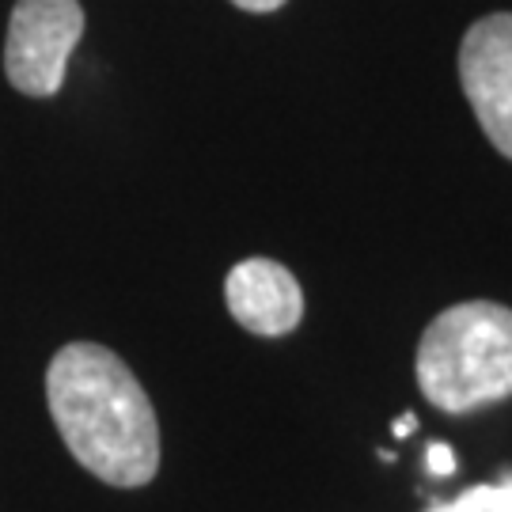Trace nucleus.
I'll list each match as a JSON object with an SVG mask.
<instances>
[{
	"label": "nucleus",
	"mask_w": 512,
	"mask_h": 512,
	"mask_svg": "<svg viewBox=\"0 0 512 512\" xmlns=\"http://www.w3.org/2000/svg\"><path fill=\"white\" fill-rule=\"evenodd\" d=\"M459 88L486 141L512 160V12H490L459 42Z\"/></svg>",
	"instance_id": "obj_4"
},
{
	"label": "nucleus",
	"mask_w": 512,
	"mask_h": 512,
	"mask_svg": "<svg viewBox=\"0 0 512 512\" xmlns=\"http://www.w3.org/2000/svg\"><path fill=\"white\" fill-rule=\"evenodd\" d=\"M429 467H433V475H440V478H448V475H456V452L444 444V440H433L429 444Z\"/></svg>",
	"instance_id": "obj_7"
},
{
	"label": "nucleus",
	"mask_w": 512,
	"mask_h": 512,
	"mask_svg": "<svg viewBox=\"0 0 512 512\" xmlns=\"http://www.w3.org/2000/svg\"><path fill=\"white\" fill-rule=\"evenodd\" d=\"M418 387L444 414H471L512 399V308L467 300L425 327L414 357Z\"/></svg>",
	"instance_id": "obj_2"
},
{
	"label": "nucleus",
	"mask_w": 512,
	"mask_h": 512,
	"mask_svg": "<svg viewBox=\"0 0 512 512\" xmlns=\"http://www.w3.org/2000/svg\"><path fill=\"white\" fill-rule=\"evenodd\" d=\"M224 304L243 330L258 338L293 334L304 319V289L274 258H243L224 277Z\"/></svg>",
	"instance_id": "obj_5"
},
{
	"label": "nucleus",
	"mask_w": 512,
	"mask_h": 512,
	"mask_svg": "<svg viewBox=\"0 0 512 512\" xmlns=\"http://www.w3.org/2000/svg\"><path fill=\"white\" fill-rule=\"evenodd\" d=\"M46 403L73 459L118 490L160 471V421L133 368L99 342H69L46 368Z\"/></svg>",
	"instance_id": "obj_1"
},
{
	"label": "nucleus",
	"mask_w": 512,
	"mask_h": 512,
	"mask_svg": "<svg viewBox=\"0 0 512 512\" xmlns=\"http://www.w3.org/2000/svg\"><path fill=\"white\" fill-rule=\"evenodd\" d=\"M232 4L243 8V12H251V16H270L277 8H285L289 0H232Z\"/></svg>",
	"instance_id": "obj_8"
},
{
	"label": "nucleus",
	"mask_w": 512,
	"mask_h": 512,
	"mask_svg": "<svg viewBox=\"0 0 512 512\" xmlns=\"http://www.w3.org/2000/svg\"><path fill=\"white\" fill-rule=\"evenodd\" d=\"M418 429V418L414 414H403V418L395 421V437H406V433H414Z\"/></svg>",
	"instance_id": "obj_9"
},
{
	"label": "nucleus",
	"mask_w": 512,
	"mask_h": 512,
	"mask_svg": "<svg viewBox=\"0 0 512 512\" xmlns=\"http://www.w3.org/2000/svg\"><path fill=\"white\" fill-rule=\"evenodd\" d=\"M425 512H512V482L501 486H471L456 501H440Z\"/></svg>",
	"instance_id": "obj_6"
},
{
	"label": "nucleus",
	"mask_w": 512,
	"mask_h": 512,
	"mask_svg": "<svg viewBox=\"0 0 512 512\" xmlns=\"http://www.w3.org/2000/svg\"><path fill=\"white\" fill-rule=\"evenodd\" d=\"M80 38H84L80 0H16L4 38L8 84L31 99L57 95Z\"/></svg>",
	"instance_id": "obj_3"
}]
</instances>
